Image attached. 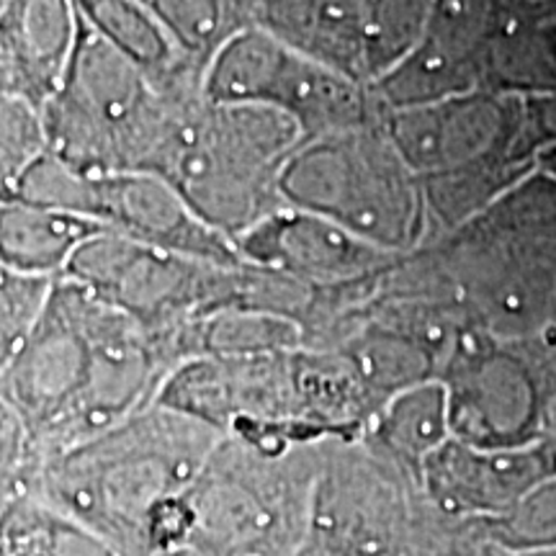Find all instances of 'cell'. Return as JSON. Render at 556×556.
Masks as SVG:
<instances>
[{
	"instance_id": "83f0119b",
	"label": "cell",
	"mask_w": 556,
	"mask_h": 556,
	"mask_svg": "<svg viewBox=\"0 0 556 556\" xmlns=\"http://www.w3.org/2000/svg\"><path fill=\"white\" fill-rule=\"evenodd\" d=\"M518 556H556V548H539V552H520Z\"/></svg>"
},
{
	"instance_id": "4316f807",
	"label": "cell",
	"mask_w": 556,
	"mask_h": 556,
	"mask_svg": "<svg viewBox=\"0 0 556 556\" xmlns=\"http://www.w3.org/2000/svg\"><path fill=\"white\" fill-rule=\"evenodd\" d=\"M533 165H536V170L544 173L546 178L556 180V142H548L544 148H539L536 157H533Z\"/></svg>"
},
{
	"instance_id": "ba28073f",
	"label": "cell",
	"mask_w": 556,
	"mask_h": 556,
	"mask_svg": "<svg viewBox=\"0 0 556 556\" xmlns=\"http://www.w3.org/2000/svg\"><path fill=\"white\" fill-rule=\"evenodd\" d=\"M441 381L456 441L477 448H516L548 435L554 394L531 343H505L467 325Z\"/></svg>"
},
{
	"instance_id": "e0dca14e",
	"label": "cell",
	"mask_w": 556,
	"mask_h": 556,
	"mask_svg": "<svg viewBox=\"0 0 556 556\" xmlns=\"http://www.w3.org/2000/svg\"><path fill=\"white\" fill-rule=\"evenodd\" d=\"M109 232L101 222L26 201L3 199L0 258L18 274L60 278L88 240Z\"/></svg>"
},
{
	"instance_id": "d6986e66",
	"label": "cell",
	"mask_w": 556,
	"mask_h": 556,
	"mask_svg": "<svg viewBox=\"0 0 556 556\" xmlns=\"http://www.w3.org/2000/svg\"><path fill=\"white\" fill-rule=\"evenodd\" d=\"M150 5L184 58L204 75L229 41L258 29L266 16V0H150Z\"/></svg>"
},
{
	"instance_id": "30bf717a",
	"label": "cell",
	"mask_w": 556,
	"mask_h": 556,
	"mask_svg": "<svg viewBox=\"0 0 556 556\" xmlns=\"http://www.w3.org/2000/svg\"><path fill=\"white\" fill-rule=\"evenodd\" d=\"M516 0H435L415 52L374 83L384 111H402L484 90L492 39Z\"/></svg>"
},
{
	"instance_id": "277c9868",
	"label": "cell",
	"mask_w": 556,
	"mask_h": 556,
	"mask_svg": "<svg viewBox=\"0 0 556 556\" xmlns=\"http://www.w3.org/2000/svg\"><path fill=\"white\" fill-rule=\"evenodd\" d=\"M281 197L289 208L336 222L392 255H409L430 240L422 184L389 135L387 114L304 139L283 168Z\"/></svg>"
},
{
	"instance_id": "3957f363",
	"label": "cell",
	"mask_w": 556,
	"mask_h": 556,
	"mask_svg": "<svg viewBox=\"0 0 556 556\" xmlns=\"http://www.w3.org/2000/svg\"><path fill=\"white\" fill-rule=\"evenodd\" d=\"M428 245L475 328L505 343L539 340L556 307V180L533 170L482 217Z\"/></svg>"
},
{
	"instance_id": "7c38bea8",
	"label": "cell",
	"mask_w": 556,
	"mask_h": 556,
	"mask_svg": "<svg viewBox=\"0 0 556 556\" xmlns=\"http://www.w3.org/2000/svg\"><path fill=\"white\" fill-rule=\"evenodd\" d=\"M235 245L245 263L319 289L374 281L402 258L368 245L336 222L289 206L242 235Z\"/></svg>"
},
{
	"instance_id": "5bb4252c",
	"label": "cell",
	"mask_w": 556,
	"mask_h": 556,
	"mask_svg": "<svg viewBox=\"0 0 556 556\" xmlns=\"http://www.w3.org/2000/svg\"><path fill=\"white\" fill-rule=\"evenodd\" d=\"M78 37L75 0H0L3 96L45 109L65 80Z\"/></svg>"
},
{
	"instance_id": "6da1fadb",
	"label": "cell",
	"mask_w": 556,
	"mask_h": 556,
	"mask_svg": "<svg viewBox=\"0 0 556 556\" xmlns=\"http://www.w3.org/2000/svg\"><path fill=\"white\" fill-rule=\"evenodd\" d=\"M155 374L157 353L142 325L60 276L37 330L3 366V402L29 435L96 438L135 413Z\"/></svg>"
},
{
	"instance_id": "5b68a950",
	"label": "cell",
	"mask_w": 556,
	"mask_h": 556,
	"mask_svg": "<svg viewBox=\"0 0 556 556\" xmlns=\"http://www.w3.org/2000/svg\"><path fill=\"white\" fill-rule=\"evenodd\" d=\"M302 142L299 124L281 111L206 99L186 124L163 178L199 219L238 242L287 208L281 176Z\"/></svg>"
},
{
	"instance_id": "4dcf8cb0",
	"label": "cell",
	"mask_w": 556,
	"mask_h": 556,
	"mask_svg": "<svg viewBox=\"0 0 556 556\" xmlns=\"http://www.w3.org/2000/svg\"><path fill=\"white\" fill-rule=\"evenodd\" d=\"M148 3H150V0H148Z\"/></svg>"
},
{
	"instance_id": "4fadbf2b",
	"label": "cell",
	"mask_w": 556,
	"mask_h": 556,
	"mask_svg": "<svg viewBox=\"0 0 556 556\" xmlns=\"http://www.w3.org/2000/svg\"><path fill=\"white\" fill-rule=\"evenodd\" d=\"M422 477L441 507L505 518L556 479V435L516 448H477L451 438L428 458Z\"/></svg>"
},
{
	"instance_id": "52a82bcc",
	"label": "cell",
	"mask_w": 556,
	"mask_h": 556,
	"mask_svg": "<svg viewBox=\"0 0 556 556\" xmlns=\"http://www.w3.org/2000/svg\"><path fill=\"white\" fill-rule=\"evenodd\" d=\"M204 93L214 103L281 111L299 124L304 139L364 127L387 114L368 83L302 54L266 26L240 34L212 60Z\"/></svg>"
},
{
	"instance_id": "7402d4cb",
	"label": "cell",
	"mask_w": 556,
	"mask_h": 556,
	"mask_svg": "<svg viewBox=\"0 0 556 556\" xmlns=\"http://www.w3.org/2000/svg\"><path fill=\"white\" fill-rule=\"evenodd\" d=\"M58 278L0 270V345L3 366H9L50 307Z\"/></svg>"
},
{
	"instance_id": "f546056e",
	"label": "cell",
	"mask_w": 556,
	"mask_h": 556,
	"mask_svg": "<svg viewBox=\"0 0 556 556\" xmlns=\"http://www.w3.org/2000/svg\"><path fill=\"white\" fill-rule=\"evenodd\" d=\"M554 26H556V0H554Z\"/></svg>"
},
{
	"instance_id": "f1b7e54d",
	"label": "cell",
	"mask_w": 556,
	"mask_h": 556,
	"mask_svg": "<svg viewBox=\"0 0 556 556\" xmlns=\"http://www.w3.org/2000/svg\"><path fill=\"white\" fill-rule=\"evenodd\" d=\"M533 3H552V0H533Z\"/></svg>"
},
{
	"instance_id": "9a60e30c",
	"label": "cell",
	"mask_w": 556,
	"mask_h": 556,
	"mask_svg": "<svg viewBox=\"0 0 556 556\" xmlns=\"http://www.w3.org/2000/svg\"><path fill=\"white\" fill-rule=\"evenodd\" d=\"M394 492L361 458H343L312 492L304 556H387Z\"/></svg>"
},
{
	"instance_id": "603a6c76",
	"label": "cell",
	"mask_w": 556,
	"mask_h": 556,
	"mask_svg": "<svg viewBox=\"0 0 556 556\" xmlns=\"http://www.w3.org/2000/svg\"><path fill=\"white\" fill-rule=\"evenodd\" d=\"M50 152L45 109L37 103L3 96L0 101V178L9 193L18 178Z\"/></svg>"
},
{
	"instance_id": "8992f818",
	"label": "cell",
	"mask_w": 556,
	"mask_h": 556,
	"mask_svg": "<svg viewBox=\"0 0 556 556\" xmlns=\"http://www.w3.org/2000/svg\"><path fill=\"white\" fill-rule=\"evenodd\" d=\"M217 446V428L155 402L150 413L75 448L62 467V486L83 510L144 526L163 500L189 490Z\"/></svg>"
},
{
	"instance_id": "ffe728a7",
	"label": "cell",
	"mask_w": 556,
	"mask_h": 556,
	"mask_svg": "<svg viewBox=\"0 0 556 556\" xmlns=\"http://www.w3.org/2000/svg\"><path fill=\"white\" fill-rule=\"evenodd\" d=\"M374 433L389 454L422 471L428 458L451 441L446 384L433 379L394 394L374 417Z\"/></svg>"
},
{
	"instance_id": "9c48e42d",
	"label": "cell",
	"mask_w": 556,
	"mask_h": 556,
	"mask_svg": "<svg viewBox=\"0 0 556 556\" xmlns=\"http://www.w3.org/2000/svg\"><path fill=\"white\" fill-rule=\"evenodd\" d=\"M387 129L420 184L471 173H533L526 148V101L475 90L387 111Z\"/></svg>"
},
{
	"instance_id": "2e32d148",
	"label": "cell",
	"mask_w": 556,
	"mask_h": 556,
	"mask_svg": "<svg viewBox=\"0 0 556 556\" xmlns=\"http://www.w3.org/2000/svg\"><path fill=\"white\" fill-rule=\"evenodd\" d=\"M484 90L520 101L556 93L554 0L513 3L486 52Z\"/></svg>"
},
{
	"instance_id": "ac0fdd59",
	"label": "cell",
	"mask_w": 556,
	"mask_h": 556,
	"mask_svg": "<svg viewBox=\"0 0 556 556\" xmlns=\"http://www.w3.org/2000/svg\"><path fill=\"white\" fill-rule=\"evenodd\" d=\"M75 9L99 37L119 47L157 80L204 83L206 75L184 58L148 0H75Z\"/></svg>"
},
{
	"instance_id": "484cf974",
	"label": "cell",
	"mask_w": 556,
	"mask_h": 556,
	"mask_svg": "<svg viewBox=\"0 0 556 556\" xmlns=\"http://www.w3.org/2000/svg\"><path fill=\"white\" fill-rule=\"evenodd\" d=\"M539 351L541 361H544L546 374H548V384H552V394H554V405H556V307L554 315L548 319L546 330L541 332L536 343H531Z\"/></svg>"
},
{
	"instance_id": "44dd1931",
	"label": "cell",
	"mask_w": 556,
	"mask_h": 556,
	"mask_svg": "<svg viewBox=\"0 0 556 556\" xmlns=\"http://www.w3.org/2000/svg\"><path fill=\"white\" fill-rule=\"evenodd\" d=\"M433 9L435 0H366L364 65L371 86L415 52Z\"/></svg>"
},
{
	"instance_id": "8fae6325",
	"label": "cell",
	"mask_w": 556,
	"mask_h": 556,
	"mask_svg": "<svg viewBox=\"0 0 556 556\" xmlns=\"http://www.w3.org/2000/svg\"><path fill=\"white\" fill-rule=\"evenodd\" d=\"M90 219L160 253L214 266L245 263L238 245L199 219L176 186L155 173L96 176Z\"/></svg>"
},
{
	"instance_id": "7a4b0ae2",
	"label": "cell",
	"mask_w": 556,
	"mask_h": 556,
	"mask_svg": "<svg viewBox=\"0 0 556 556\" xmlns=\"http://www.w3.org/2000/svg\"><path fill=\"white\" fill-rule=\"evenodd\" d=\"M204 83H163L80 18V37L58 96L45 106L50 152L86 176L163 178Z\"/></svg>"
},
{
	"instance_id": "d4e9b609",
	"label": "cell",
	"mask_w": 556,
	"mask_h": 556,
	"mask_svg": "<svg viewBox=\"0 0 556 556\" xmlns=\"http://www.w3.org/2000/svg\"><path fill=\"white\" fill-rule=\"evenodd\" d=\"M556 142V93L526 101V148L536 157V150Z\"/></svg>"
},
{
	"instance_id": "cb8c5ba5",
	"label": "cell",
	"mask_w": 556,
	"mask_h": 556,
	"mask_svg": "<svg viewBox=\"0 0 556 556\" xmlns=\"http://www.w3.org/2000/svg\"><path fill=\"white\" fill-rule=\"evenodd\" d=\"M503 539L520 552L556 548V479L533 490L503 518Z\"/></svg>"
}]
</instances>
